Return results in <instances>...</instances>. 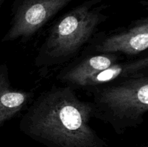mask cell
<instances>
[{
    "label": "cell",
    "mask_w": 148,
    "mask_h": 147,
    "mask_svg": "<svg viewBox=\"0 0 148 147\" xmlns=\"http://www.w3.org/2000/svg\"><path fill=\"white\" fill-rule=\"evenodd\" d=\"M69 86H53L27 107L19 123L20 131L51 147H104L91 127L92 102L83 101Z\"/></svg>",
    "instance_id": "obj_1"
},
{
    "label": "cell",
    "mask_w": 148,
    "mask_h": 147,
    "mask_svg": "<svg viewBox=\"0 0 148 147\" xmlns=\"http://www.w3.org/2000/svg\"><path fill=\"white\" fill-rule=\"evenodd\" d=\"M103 0H86L52 24L38 49L34 65L40 70L66 64L77 57L108 15Z\"/></svg>",
    "instance_id": "obj_2"
},
{
    "label": "cell",
    "mask_w": 148,
    "mask_h": 147,
    "mask_svg": "<svg viewBox=\"0 0 148 147\" xmlns=\"http://www.w3.org/2000/svg\"><path fill=\"white\" fill-rule=\"evenodd\" d=\"M88 92L92 96L93 118L121 134L144 122L148 111V71Z\"/></svg>",
    "instance_id": "obj_3"
},
{
    "label": "cell",
    "mask_w": 148,
    "mask_h": 147,
    "mask_svg": "<svg viewBox=\"0 0 148 147\" xmlns=\"http://www.w3.org/2000/svg\"><path fill=\"white\" fill-rule=\"evenodd\" d=\"M74 0H14L11 20L1 43H26Z\"/></svg>",
    "instance_id": "obj_4"
},
{
    "label": "cell",
    "mask_w": 148,
    "mask_h": 147,
    "mask_svg": "<svg viewBox=\"0 0 148 147\" xmlns=\"http://www.w3.org/2000/svg\"><path fill=\"white\" fill-rule=\"evenodd\" d=\"M148 48V17L134 20L129 25L97 32L79 55L119 53L136 58Z\"/></svg>",
    "instance_id": "obj_5"
},
{
    "label": "cell",
    "mask_w": 148,
    "mask_h": 147,
    "mask_svg": "<svg viewBox=\"0 0 148 147\" xmlns=\"http://www.w3.org/2000/svg\"><path fill=\"white\" fill-rule=\"evenodd\" d=\"M123 60L124 56L119 53L79 55L61 69L56 79L64 86L79 89L82 82L88 77Z\"/></svg>",
    "instance_id": "obj_6"
},
{
    "label": "cell",
    "mask_w": 148,
    "mask_h": 147,
    "mask_svg": "<svg viewBox=\"0 0 148 147\" xmlns=\"http://www.w3.org/2000/svg\"><path fill=\"white\" fill-rule=\"evenodd\" d=\"M33 96L32 92L13 87L7 63H0V128L27 109Z\"/></svg>",
    "instance_id": "obj_7"
},
{
    "label": "cell",
    "mask_w": 148,
    "mask_h": 147,
    "mask_svg": "<svg viewBox=\"0 0 148 147\" xmlns=\"http://www.w3.org/2000/svg\"><path fill=\"white\" fill-rule=\"evenodd\" d=\"M147 71H148L147 55L129 60H123L88 77L82 82L79 89L88 92L93 88L119 82Z\"/></svg>",
    "instance_id": "obj_8"
},
{
    "label": "cell",
    "mask_w": 148,
    "mask_h": 147,
    "mask_svg": "<svg viewBox=\"0 0 148 147\" xmlns=\"http://www.w3.org/2000/svg\"><path fill=\"white\" fill-rule=\"evenodd\" d=\"M4 1H5V0H0V10H1V7H2V5H3V4H4Z\"/></svg>",
    "instance_id": "obj_9"
}]
</instances>
